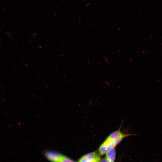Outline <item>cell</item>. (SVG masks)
Masks as SVG:
<instances>
[{"label": "cell", "mask_w": 162, "mask_h": 162, "mask_svg": "<svg viewBox=\"0 0 162 162\" xmlns=\"http://www.w3.org/2000/svg\"><path fill=\"white\" fill-rule=\"evenodd\" d=\"M44 154L47 158L52 162H58L63 155L59 153L52 151H47Z\"/></svg>", "instance_id": "obj_2"}, {"label": "cell", "mask_w": 162, "mask_h": 162, "mask_svg": "<svg viewBox=\"0 0 162 162\" xmlns=\"http://www.w3.org/2000/svg\"><path fill=\"white\" fill-rule=\"evenodd\" d=\"M99 162H111L107 160L106 158H104L100 160Z\"/></svg>", "instance_id": "obj_7"}, {"label": "cell", "mask_w": 162, "mask_h": 162, "mask_svg": "<svg viewBox=\"0 0 162 162\" xmlns=\"http://www.w3.org/2000/svg\"><path fill=\"white\" fill-rule=\"evenodd\" d=\"M116 158V150L113 148L109 150L106 153V158L111 162H114Z\"/></svg>", "instance_id": "obj_4"}, {"label": "cell", "mask_w": 162, "mask_h": 162, "mask_svg": "<svg viewBox=\"0 0 162 162\" xmlns=\"http://www.w3.org/2000/svg\"><path fill=\"white\" fill-rule=\"evenodd\" d=\"M78 162H97L94 160H91L87 159L84 156L82 157L79 161Z\"/></svg>", "instance_id": "obj_6"}, {"label": "cell", "mask_w": 162, "mask_h": 162, "mask_svg": "<svg viewBox=\"0 0 162 162\" xmlns=\"http://www.w3.org/2000/svg\"><path fill=\"white\" fill-rule=\"evenodd\" d=\"M84 156L88 160H94L97 162H99L100 160V156L96 152H93L88 153Z\"/></svg>", "instance_id": "obj_3"}, {"label": "cell", "mask_w": 162, "mask_h": 162, "mask_svg": "<svg viewBox=\"0 0 162 162\" xmlns=\"http://www.w3.org/2000/svg\"><path fill=\"white\" fill-rule=\"evenodd\" d=\"M58 162H75L69 158L62 155L61 159Z\"/></svg>", "instance_id": "obj_5"}, {"label": "cell", "mask_w": 162, "mask_h": 162, "mask_svg": "<svg viewBox=\"0 0 162 162\" xmlns=\"http://www.w3.org/2000/svg\"><path fill=\"white\" fill-rule=\"evenodd\" d=\"M117 144L115 142L106 138L99 147V152L101 155H104L110 149L114 148Z\"/></svg>", "instance_id": "obj_1"}]
</instances>
